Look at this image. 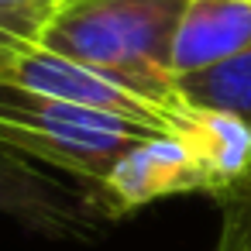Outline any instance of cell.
Wrapping results in <instances>:
<instances>
[{
	"mask_svg": "<svg viewBox=\"0 0 251 251\" xmlns=\"http://www.w3.org/2000/svg\"><path fill=\"white\" fill-rule=\"evenodd\" d=\"M189 0H62L38 35V49L100 69L131 90L179 107L172 42Z\"/></svg>",
	"mask_w": 251,
	"mask_h": 251,
	"instance_id": "cell-1",
	"label": "cell"
},
{
	"mask_svg": "<svg viewBox=\"0 0 251 251\" xmlns=\"http://www.w3.org/2000/svg\"><path fill=\"white\" fill-rule=\"evenodd\" d=\"M151 134L165 131L0 79V145L76 176L93 206L117 158Z\"/></svg>",
	"mask_w": 251,
	"mask_h": 251,
	"instance_id": "cell-2",
	"label": "cell"
},
{
	"mask_svg": "<svg viewBox=\"0 0 251 251\" xmlns=\"http://www.w3.org/2000/svg\"><path fill=\"white\" fill-rule=\"evenodd\" d=\"M186 193H206L213 196V179L200 155L179 138V134H151L127 148L117 165L110 169L103 189H100V213L107 220H117L131 210H141L155 200L186 196Z\"/></svg>",
	"mask_w": 251,
	"mask_h": 251,
	"instance_id": "cell-3",
	"label": "cell"
},
{
	"mask_svg": "<svg viewBox=\"0 0 251 251\" xmlns=\"http://www.w3.org/2000/svg\"><path fill=\"white\" fill-rule=\"evenodd\" d=\"M7 79L18 83V86L38 90L45 97H59V100L79 103V107H93V110H107V114L127 117V121H141L148 127L169 131V134L186 110V100L179 107H165V103L148 100L145 93L131 90L127 83H121V79H114L100 69L69 62V59H62L55 52H45L38 45H31L14 62Z\"/></svg>",
	"mask_w": 251,
	"mask_h": 251,
	"instance_id": "cell-4",
	"label": "cell"
},
{
	"mask_svg": "<svg viewBox=\"0 0 251 251\" xmlns=\"http://www.w3.org/2000/svg\"><path fill=\"white\" fill-rule=\"evenodd\" d=\"M0 213L59 241L93 237L107 220L83 189H69L7 145H0Z\"/></svg>",
	"mask_w": 251,
	"mask_h": 251,
	"instance_id": "cell-5",
	"label": "cell"
},
{
	"mask_svg": "<svg viewBox=\"0 0 251 251\" xmlns=\"http://www.w3.org/2000/svg\"><path fill=\"white\" fill-rule=\"evenodd\" d=\"M251 45V0H189L176 42L172 69L176 76L206 69L230 59Z\"/></svg>",
	"mask_w": 251,
	"mask_h": 251,
	"instance_id": "cell-6",
	"label": "cell"
},
{
	"mask_svg": "<svg viewBox=\"0 0 251 251\" xmlns=\"http://www.w3.org/2000/svg\"><path fill=\"white\" fill-rule=\"evenodd\" d=\"M172 134H179L200 155V162L206 165V172L213 179V196L220 189H227L251 162V124H244L230 114L200 110V107L186 103Z\"/></svg>",
	"mask_w": 251,
	"mask_h": 251,
	"instance_id": "cell-7",
	"label": "cell"
},
{
	"mask_svg": "<svg viewBox=\"0 0 251 251\" xmlns=\"http://www.w3.org/2000/svg\"><path fill=\"white\" fill-rule=\"evenodd\" d=\"M176 93L200 110L230 114L251 124V45L206 69L176 76Z\"/></svg>",
	"mask_w": 251,
	"mask_h": 251,
	"instance_id": "cell-8",
	"label": "cell"
},
{
	"mask_svg": "<svg viewBox=\"0 0 251 251\" xmlns=\"http://www.w3.org/2000/svg\"><path fill=\"white\" fill-rule=\"evenodd\" d=\"M213 203L220 206V234L213 251H251V162L213 196Z\"/></svg>",
	"mask_w": 251,
	"mask_h": 251,
	"instance_id": "cell-9",
	"label": "cell"
},
{
	"mask_svg": "<svg viewBox=\"0 0 251 251\" xmlns=\"http://www.w3.org/2000/svg\"><path fill=\"white\" fill-rule=\"evenodd\" d=\"M52 14H21V11H0V79H7L14 62L38 45V35Z\"/></svg>",
	"mask_w": 251,
	"mask_h": 251,
	"instance_id": "cell-10",
	"label": "cell"
},
{
	"mask_svg": "<svg viewBox=\"0 0 251 251\" xmlns=\"http://www.w3.org/2000/svg\"><path fill=\"white\" fill-rule=\"evenodd\" d=\"M62 0H0V11H21V14H52Z\"/></svg>",
	"mask_w": 251,
	"mask_h": 251,
	"instance_id": "cell-11",
	"label": "cell"
}]
</instances>
